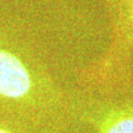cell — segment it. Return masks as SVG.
<instances>
[{"label": "cell", "instance_id": "1", "mask_svg": "<svg viewBox=\"0 0 133 133\" xmlns=\"http://www.w3.org/2000/svg\"><path fill=\"white\" fill-rule=\"evenodd\" d=\"M109 15L107 49L79 74L85 93L116 97L133 91V0H100Z\"/></svg>", "mask_w": 133, "mask_h": 133}, {"label": "cell", "instance_id": "2", "mask_svg": "<svg viewBox=\"0 0 133 133\" xmlns=\"http://www.w3.org/2000/svg\"><path fill=\"white\" fill-rule=\"evenodd\" d=\"M71 111L97 133H133V91L116 97L84 92L73 99Z\"/></svg>", "mask_w": 133, "mask_h": 133}]
</instances>
